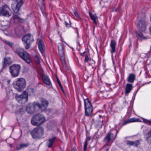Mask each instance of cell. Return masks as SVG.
I'll use <instances>...</instances> for the list:
<instances>
[{
  "mask_svg": "<svg viewBox=\"0 0 151 151\" xmlns=\"http://www.w3.org/2000/svg\"><path fill=\"white\" fill-rule=\"evenodd\" d=\"M23 4V0H13L11 6L13 12L15 13H18Z\"/></svg>",
  "mask_w": 151,
  "mask_h": 151,
  "instance_id": "obj_5",
  "label": "cell"
},
{
  "mask_svg": "<svg viewBox=\"0 0 151 151\" xmlns=\"http://www.w3.org/2000/svg\"><path fill=\"white\" fill-rule=\"evenodd\" d=\"M149 31L150 33V34H151V26H150V27H149Z\"/></svg>",
  "mask_w": 151,
  "mask_h": 151,
  "instance_id": "obj_25",
  "label": "cell"
},
{
  "mask_svg": "<svg viewBox=\"0 0 151 151\" xmlns=\"http://www.w3.org/2000/svg\"><path fill=\"white\" fill-rule=\"evenodd\" d=\"M137 27L139 30L141 31H144L145 30L146 25L145 24L144 21L142 20H140L137 23Z\"/></svg>",
  "mask_w": 151,
  "mask_h": 151,
  "instance_id": "obj_13",
  "label": "cell"
},
{
  "mask_svg": "<svg viewBox=\"0 0 151 151\" xmlns=\"http://www.w3.org/2000/svg\"><path fill=\"white\" fill-rule=\"evenodd\" d=\"M39 49L41 53H43L44 52V42L42 40H40L38 43Z\"/></svg>",
  "mask_w": 151,
  "mask_h": 151,
  "instance_id": "obj_14",
  "label": "cell"
},
{
  "mask_svg": "<svg viewBox=\"0 0 151 151\" xmlns=\"http://www.w3.org/2000/svg\"><path fill=\"white\" fill-rule=\"evenodd\" d=\"M140 119H135V118H133V119H130L129 120L127 121V122H134V121H140Z\"/></svg>",
  "mask_w": 151,
  "mask_h": 151,
  "instance_id": "obj_20",
  "label": "cell"
},
{
  "mask_svg": "<svg viewBox=\"0 0 151 151\" xmlns=\"http://www.w3.org/2000/svg\"><path fill=\"white\" fill-rule=\"evenodd\" d=\"M28 93L24 92L21 95H17L16 99L18 103L20 104H24L28 101Z\"/></svg>",
  "mask_w": 151,
  "mask_h": 151,
  "instance_id": "obj_7",
  "label": "cell"
},
{
  "mask_svg": "<svg viewBox=\"0 0 151 151\" xmlns=\"http://www.w3.org/2000/svg\"><path fill=\"white\" fill-rule=\"evenodd\" d=\"M90 16L91 19L95 22V23H96V18H95V16L93 15V14H92L90 12Z\"/></svg>",
  "mask_w": 151,
  "mask_h": 151,
  "instance_id": "obj_21",
  "label": "cell"
},
{
  "mask_svg": "<svg viewBox=\"0 0 151 151\" xmlns=\"http://www.w3.org/2000/svg\"><path fill=\"white\" fill-rule=\"evenodd\" d=\"M135 79V76L134 74H131L129 76V77L128 78V81L130 83H133L134 82V80Z\"/></svg>",
  "mask_w": 151,
  "mask_h": 151,
  "instance_id": "obj_16",
  "label": "cell"
},
{
  "mask_svg": "<svg viewBox=\"0 0 151 151\" xmlns=\"http://www.w3.org/2000/svg\"><path fill=\"white\" fill-rule=\"evenodd\" d=\"M147 141L149 143L151 144V130H150L147 134Z\"/></svg>",
  "mask_w": 151,
  "mask_h": 151,
  "instance_id": "obj_18",
  "label": "cell"
},
{
  "mask_svg": "<svg viewBox=\"0 0 151 151\" xmlns=\"http://www.w3.org/2000/svg\"><path fill=\"white\" fill-rule=\"evenodd\" d=\"M48 105V102L46 99L41 98L37 101L30 103L27 106V111L29 114H34L45 110Z\"/></svg>",
  "mask_w": 151,
  "mask_h": 151,
  "instance_id": "obj_1",
  "label": "cell"
},
{
  "mask_svg": "<svg viewBox=\"0 0 151 151\" xmlns=\"http://www.w3.org/2000/svg\"><path fill=\"white\" fill-rule=\"evenodd\" d=\"M38 5L42 12V13L45 16V10H46L45 0H38Z\"/></svg>",
  "mask_w": 151,
  "mask_h": 151,
  "instance_id": "obj_12",
  "label": "cell"
},
{
  "mask_svg": "<svg viewBox=\"0 0 151 151\" xmlns=\"http://www.w3.org/2000/svg\"><path fill=\"white\" fill-rule=\"evenodd\" d=\"M111 137V134H109L108 135L107 137H106V139H107V141H109V140H110V138Z\"/></svg>",
  "mask_w": 151,
  "mask_h": 151,
  "instance_id": "obj_23",
  "label": "cell"
},
{
  "mask_svg": "<svg viewBox=\"0 0 151 151\" xmlns=\"http://www.w3.org/2000/svg\"><path fill=\"white\" fill-rule=\"evenodd\" d=\"M129 144L131 145V146H137V144H138V141H136V142H129L128 143Z\"/></svg>",
  "mask_w": 151,
  "mask_h": 151,
  "instance_id": "obj_22",
  "label": "cell"
},
{
  "mask_svg": "<svg viewBox=\"0 0 151 151\" xmlns=\"http://www.w3.org/2000/svg\"><path fill=\"white\" fill-rule=\"evenodd\" d=\"M44 133V130L43 128L37 127L32 130L31 135L34 139H39L42 137Z\"/></svg>",
  "mask_w": 151,
  "mask_h": 151,
  "instance_id": "obj_6",
  "label": "cell"
},
{
  "mask_svg": "<svg viewBox=\"0 0 151 151\" xmlns=\"http://www.w3.org/2000/svg\"><path fill=\"white\" fill-rule=\"evenodd\" d=\"M9 70L12 76L16 77L20 74V66L18 64H14L10 67Z\"/></svg>",
  "mask_w": 151,
  "mask_h": 151,
  "instance_id": "obj_8",
  "label": "cell"
},
{
  "mask_svg": "<svg viewBox=\"0 0 151 151\" xmlns=\"http://www.w3.org/2000/svg\"><path fill=\"white\" fill-rule=\"evenodd\" d=\"M46 119L44 115L42 114H36L31 119V124L34 126H39L45 121Z\"/></svg>",
  "mask_w": 151,
  "mask_h": 151,
  "instance_id": "obj_3",
  "label": "cell"
},
{
  "mask_svg": "<svg viewBox=\"0 0 151 151\" xmlns=\"http://www.w3.org/2000/svg\"><path fill=\"white\" fill-rule=\"evenodd\" d=\"M132 88H133V86L131 84H129V83L127 84L126 87V93L128 94L129 92H130L132 89Z\"/></svg>",
  "mask_w": 151,
  "mask_h": 151,
  "instance_id": "obj_17",
  "label": "cell"
},
{
  "mask_svg": "<svg viewBox=\"0 0 151 151\" xmlns=\"http://www.w3.org/2000/svg\"><path fill=\"white\" fill-rule=\"evenodd\" d=\"M12 13L10 8L6 5H4L1 9V15L6 17H10L12 16Z\"/></svg>",
  "mask_w": 151,
  "mask_h": 151,
  "instance_id": "obj_9",
  "label": "cell"
},
{
  "mask_svg": "<svg viewBox=\"0 0 151 151\" xmlns=\"http://www.w3.org/2000/svg\"><path fill=\"white\" fill-rule=\"evenodd\" d=\"M85 113L86 116H90L92 113L93 107L88 99L85 100Z\"/></svg>",
  "mask_w": 151,
  "mask_h": 151,
  "instance_id": "obj_10",
  "label": "cell"
},
{
  "mask_svg": "<svg viewBox=\"0 0 151 151\" xmlns=\"http://www.w3.org/2000/svg\"><path fill=\"white\" fill-rule=\"evenodd\" d=\"M13 86L14 88L18 92H22L24 90L26 86L25 80L23 78L17 79L13 82Z\"/></svg>",
  "mask_w": 151,
  "mask_h": 151,
  "instance_id": "obj_2",
  "label": "cell"
},
{
  "mask_svg": "<svg viewBox=\"0 0 151 151\" xmlns=\"http://www.w3.org/2000/svg\"><path fill=\"white\" fill-rule=\"evenodd\" d=\"M22 40L25 48L26 49H28L31 46L33 42H34V37L32 34H27L23 37Z\"/></svg>",
  "mask_w": 151,
  "mask_h": 151,
  "instance_id": "obj_4",
  "label": "cell"
},
{
  "mask_svg": "<svg viewBox=\"0 0 151 151\" xmlns=\"http://www.w3.org/2000/svg\"><path fill=\"white\" fill-rule=\"evenodd\" d=\"M17 53L20 56L21 58H22L24 61H25L27 63H30L31 62V58L30 57L29 55L27 54V53L24 51H19L17 52Z\"/></svg>",
  "mask_w": 151,
  "mask_h": 151,
  "instance_id": "obj_11",
  "label": "cell"
},
{
  "mask_svg": "<svg viewBox=\"0 0 151 151\" xmlns=\"http://www.w3.org/2000/svg\"><path fill=\"white\" fill-rule=\"evenodd\" d=\"M42 77L44 82L46 85H47L48 86H50L51 85V82H50L49 79L47 76H45V75H42Z\"/></svg>",
  "mask_w": 151,
  "mask_h": 151,
  "instance_id": "obj_15",
  "label": "cell"
},
{
  "mask_svg": "<svg viewBox=\"0 0 151 151\" xmlns=\"http://www.w3.org/2000/svg\"><path fill=\"white\" fill-rule=\"evenodd\" d=\"M115 47H116L115 42L114 41H112L111 43V47L113 52H114L115 51V49H116Z\"/></svg>",
  "mask_w": 151,
  "mask_h": 151,
  "instance_id": "obj_19",
  "label": "cell"
},
{
  "mask_svg": "<svg viewBox=\"0 0 151 151\" xmlns=\"http://www.w3.org/2000/svg\"><path fill=\"white\" fill-rule=\"evenodd\" d=\"M74 13H75V16H76L77 18H79V15H77V12H75Z\"/></svg>",
  "mask_w": 151,
  "mask_h": 151,
  "instance_id": "obj_24",
  "label": "cell"
}]
</instances>
